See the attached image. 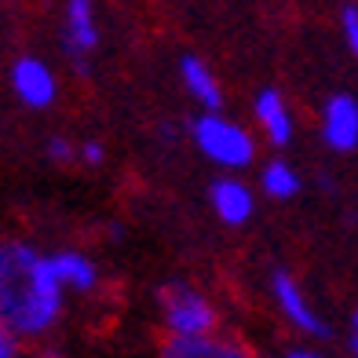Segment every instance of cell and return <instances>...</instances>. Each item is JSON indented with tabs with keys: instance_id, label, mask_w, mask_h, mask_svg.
I'll return each mask as SVG.
<instances>
[{
	"instance_id": "obj_13",
	"label": "cell",
	"mask_w": 358,
	"mask_h": 358,
	"mask_svg": "<svg viewBox=\"0 0 358 358\" xmlns=\"http://www.w3.org/2000/svg\"><path fill=\"white\" fill-rule=\"evenodd\" d=\"M256 190L271 201H292V198H300V190H303V176L296 172L292 161L267 157L264 165H259V187Z\"/></svg>"
},
{
	"instance_id": "obj_10",
	"label": "cell",
	"mask_w": 358,
	"mask_h": 358,
	"mask_svg": "<svg viewBox=\"0 0 358 358\" xmlns=\"http://www.w3.org/2000/svg\"><path fill=\"white\" fill-rule=\"evenodd\" d=\"M62 48L80 66L99 48V19H95L92 0H66V11H62Z\"/></svg>"
},
{
	"instance_id": "obj_4",
	"label": "cell",
	"mask_w": 358,
	"mask_h": 358,
	"mask_svg": "<svg viewBox=\"0 0 358 358\" xmlns=\"http://www.w3.org/2000/svg\"><path fill=\"white\" fill-rule=\"evenodd\" d=\"M267 289H271V300H274V307H278V315L285 318L289 329H296L307 340H325L329 336V325H325V318L318 315L311 292L303 289V282L292 271L274 267L271 278H267Z\"/></svg>"
},
{
	"instance_id": "obj_3",
	"label": "cell",
	"mask_w": 358,
	"mask_h": 358,
	"mask_svg": "<svg viewBox=\"0 0 358 358\" xmlns=\"http://www.w3.org/2000/svg\"><path fill=\"white\" fill-rule=\"evenodd\" d=\"M157 318L165 336H208L220 333V307L205 289L190 282H169L157 292Z\"/></svg>"
},
{
	"instance_id": "obj_20",
	"label": "cell",
	"mask_w": 358,
	"mask_h": 358,
	"mask_svg": "<svg viewBox=\"0 0 358 358\" xmlns=\"http://www.w3.org/2000/svg\"><path fill=\"white\" fill-rule=\"evenodd\" d=\"M351 358H358V333H351Z\"/></svg>"
},
{
	"instance_id": "obj_21",
	"label": "cell",
	"mask_w": 358,
	"mask_h": 358,
	"mask_svg": "<svg viewBox=\"0 0 358 358\" xmlns=\"http://www.w3.org/2000/svg\"><path fill=\"white\" fill-rule=\"evenodd\" d=\"M351 333H358V307L351 311Z\"/></svg>"
},
{
	"instance_id": "obj_17",
	"label": "cell",
	"mask_w": 358,
	"mask_h": 358,
	"mask_svg": "<svg viewBox=\"0 0 358 358\" xmlns=\"http://www.w3.org/2000/svg\"><path fill=\"white\" fill-rule=\"evenodd\" d=\"M0 358H22V340H15L4 325H0Z\"/></svg>"
},
{
	"instance_id": "obj_16",
	"label": "cell",
	"mask_w": 358,
	"mask_h": 358,
	"mask_svg": "<svg viewBox=\"0 0 358 358\" xmlns=\"http://www.w3.org/2000/svg\"><path fill=\"white\" fill-rule=\"evenodd\" d=\"M340 34H344V44L351 48V55H358V4H348L340 11Z\"/></svg>"
},
{
	"instance_id": "obj_7",
	"label": "cell",
	"mask_w": 358,
	"mask_h": 358,
	"mask_svg": "<svg viewBox=\"0 0 358 358\" xmlns=\"http://www.w3.org/2000/svg\"><path fill=\"white\" fill-rule=\"evenodd\" d=\"M157 358H259L252 344L234 333H208V336H165Z\"/></svg>"
},
{
	"instance_id": "obj_12",
	"label": "cell",
	"mask_w": 358,
	"mask_h": 358,
	"mask_svg": "<svg viewBox=\"0 0 358 358\" xmlns=\"http://www.w3.org/2000/svg\"><path fill=\"white\" fill-rule=\"evenodd\" d=\"M179 80L194 103L201 110H223V85L216 70H208V62L198 55H183L179 59Z\"/></svg>"
},
{
	"instance_id": "obj_2",
	"label": "cell",
	"mask_w": 358,
	"mask_h": 358,
	"mask_svg": "<svg viewBox=\"0 0 358 358\" xmlns=\"http://www.w3.org/2000/svg\"><path fill=\"white\" fill-rule=\"evenodd\" d=\"M190 139L198 146V154L216 165L220 172H249L259 157V139L252 128H245L241 121L227 117L223 110H201L190 124Z\"/></svg>"
},
{
	"instance_id": "obj_15",
	"label": "cell",
	"mask_w": 358,
	"mask_h": 358,
	"mask_svg": "<svg viewBox=\"0 0 358 358\" xmlns=\"http://www.w3.org/2000/svg\"><path fill=\"white\" fill-rule=\"evenodd\" d=\"M77 165L103 169V165H106V146H103L99 139H80V143H77Z\"/></svg>"
},
{
	"instance_id": "obj_19",
	"label": "cell",
	"mask_w": 358,
	"mask_h": 358,
	"mask_svg": "<svg viewBox=\"0 0 358 358\" xmlns=\"http://www.w3.org/2000/svg\"><path fill=\"white\" fill-rule=\"evenodd\" d=\"M34 358H66V355H62V351H55V348H41Z\"/></svg>"
},
{
	"instance_id": "obj_1",
	"label": "cell",
	"mask_w": 358,
	"mask_h": 358,
	"mask_svg": "<svg viewBox=\"0 0 358 358\" xmlns=\"http://www.w3.org/2000/svg\"><path fill=\"white\" fill-rule=\"evenodd\" d=\"M66 315V289L41 252L22 238L0 241V325L15 340H44Z\"/></svg>"
},
{
	"instance_id": "obj_8",
	"label": "cell",
	"mask_w": 358,
	"mask_h": 358,
	"mask_svg": "<svg viewBox=\"0 0 358 358\" xmlns=\"http://www.w3.org/2000/svg\"><path fill=\"white\" fill-rule=\"evenodd\" d=\"M252 121H256L259 139H264L267 146H274V150H285V146L296 139V117H292V106L285 103V95L278 88L256 92Z\"/></svg>"
},
{
	"instance_id": "obj_18",
	"label": "cell",
	"mask_w": 358,
	"mask_h": 358,
	"mask_svg": "<svg viewBox=\"0 0 358 358\" xmlns=\"http://www.w3.org/2000/svg\"><path fill=\"white\" fill-rule=\"evenodd\" d=\"M282 358H325V355L318 348H311V344H296V348H285Z\"/></svg>"
},
{
	"instance_id": "obj_5",
	"label": "cell",
	"mask_w": 358,
	"mask_h": 358,
	"mask_svg": "<svg viewBox=\"0 0 358 358\" xmlns=\"http://www.w3.org/2000/svg\"><path fill=\"white\" fill-rule=\"evenodd\" d=\"M208 208L223 227H245L256 216V187H249L234 172H220L208 183Z\"/></svg>"
},
{
	"instance_id": "obj_9",
	"label": "cell",
	"mask_w": 358,
	"mask_h": 358,
	"mask_svg": "<svg viewBox=\"0 0 358 358\" xmlns=\"http://www.w3.org/2000/svg\"><path fill=\"white\" fill-rule=\"evenodd\" d=\"M322 143L333 154L358 150V99L348 92H336L322 106Z\"/></svg>"
},
{
	"instance_id": "obj_11",
	"label": "cell",
	"mask_w": 358,
	"mask_h": 358,
	"mask_svg": "<svg viewBox=\"0 0 358 358\" xmlns=\"http://www.w3.org/2000/svg\"><path fill=\"white\" fill-rule=\"evenodd\" d=\"M52 267L59 274L62 289H66V296H92V292L103 285L99 264H95L88 252H80V249H59V252H52Z\"/></svg>"
},
{
	"instance_id": "obj_14",
	"label": "cell",
	"mask_w": 358,
	"mask_h": 358,
	"mask_svg": "<svg viewBox=\"0 0 358 358\" xmlns=\"http://www.w3.org/2000/svg\"><path fill=\"white\" fill-rule=\"evenodd\" d=\"M44 154L52 165H77V143L70 136H52L44 143Z\"/></svg>"
},
{
	"instance_id": "obj_6",
	"label": "cell",
	"mask_w": 358,
	"mask_h": 358,
	"mask_svg": "<svg viewBox=\"0 0 358 358\" xmlns=\"http://www.w3.org/2000/svg\"><path fill=\"white\" fill-rule=\"evenodd\" d=\"M11 92L22 106L48 110L59 99V77L44 59L22 55V59H15V66H11Z\"/></svg>"
}]
</instances>
